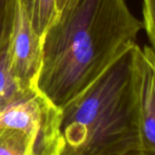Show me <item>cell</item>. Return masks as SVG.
Instances as JSON below:
<instances>
[{"label":"cell","instance_id":"1","mask_svg":"<svg viewBox=\"0 0 155 155\" xmlns=\"http://www.w3.org/2000/svg\"><path fill=\"white\" fill-rule=\"evenodd\" d=\"M142 28L125 0H72L42 38L38 89L62 109L135 43Z\"/></svg>","mask_w":155,"mask_h":155},{"label":"cell","instance_id":"5","mask_svg":"<svg viewBox=\"0 0 155 155\" xmlns=\"http://www.w3.org/2000/svg\"><path fill=\"white\" fill-rule=\"evenodd\" d=\"M139 139L143 154L155 155V54L149 46L142 48Z\"/></svg>","mask_w":155,"mask_h":155},{"label":"cell","instance_id":"8","mask_svg":"<svg viewBox=\"0 0 155 155\" xmlns=\"http://www.w3.org/2000/svg\"><path fill=\"white\" fill-rule=\"evenodd\" d=\"M14 0H0V52L8 47Z\"/></svg>","mask_w":155,"mask_h":155},{"label":"cell","instance_id":"4","mask_svg":"<svg viewBox=\"0 0 155 155\" xmlns=\"http://www.w3.org/2000/svg\"><path fill=\"white\" fill-rule=\"evenodd\" d=\"M10 67L26 88H38L42 64V39L32 26L22 0H14L8 41Z\"/></svg>","mask_w":155,"mask_h":155},{"label":"cell","instance_id":"3","mask_svg":"<svg viewBox=\"0 0 155 155\" xmlns=\"http://www.w3.org/2000/svg\"><path fill=\"white\" fill-rule=\"evenodd\" d=\"M61 119V109L38 89H31L0 108V132H23L32 142L35 155H60Z\"/></svg>","mask_w":155,"mask_h":155},{"label":"cell","instance_id":"10","mask_svg":"<svg viewBox=\"0 0 155 155\" xmlns=\"http://www.w3.org/2000/svg\"><path fill=\"white\" fill-rule=\"evenodd\" d=\"M115 155H144V154L141 151L140 146H134V147H130L127 150H124Z\"/></svg>","mask_w":155,"mask_h":155},{"label":"cell","instance_id":"6","mask_svg":"<svg viewBox=\"0 0 155 155\" xmlns=\"http://www.w3.org/2000/svg\"><path fill=\"white\" fill-rule=\"evenodd\" d=\"M36 32L44 37L58 16L57 0H22Z\"/></svg>","mask_w":155,"mask_h":155},{"label":"cell","instance_id":"2","mask_svg":"<svg viewBox=\"0 0 155 155\" xmlns=\"http://www.w3.org/2000/svg\"><path fill=\"white\" fill-rule=\"evenodd\" d=\"M141 80L142 48L135 42L61 109L60 155H115L140 146Z\"/></svg>","mask_w":155,"mask_h":155},{"label":"cell","instance_id":"11","mask_svg":"<svg viewBox=\"0 0 155 155\" xmlns=\"http://www.w3.org/2000/svg\"><path fill=\"white\" fill-rule=\"evenodd\" d=\"M72 0H57V4H58V11H60L63 8H65L69 2H71Z\"/></svg>","mask_w":155,"mask_h":155},{"label":"cell","instance_id":"9","mask_svg":"<svg viewBox=\"0 0 155 155\" xmlns=\"http://www.w3.org/2000/svg\"><path fill=\"white\" fill-rule=\"evenodd\" d=\"M142 26L155 54V0H141Z\"/></svg>","mask_w":155,"mask_h":155},{"label":"cell","instance_id":"7","mask_svg":"<svg viewBox=\"0 0 155 155\" xmlns=\"http://www.w3.org/2000/svg\"><path fill=\"white\" fill-rule=\"evenodd\" d=\"M29 90L18 81L11 70L8 45L0 52V108Z\"/></svg>","mask_w":155,"mask_h":155}]
</instances>
